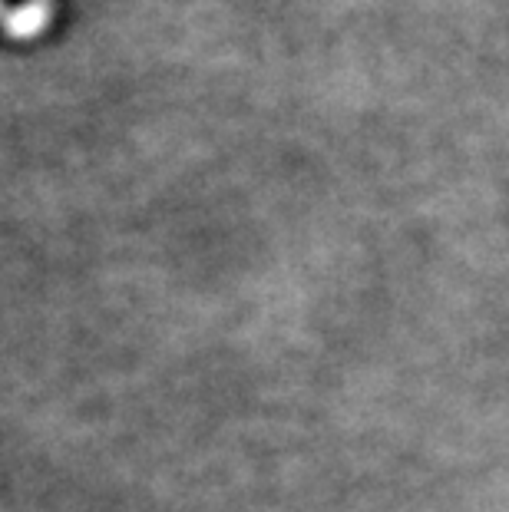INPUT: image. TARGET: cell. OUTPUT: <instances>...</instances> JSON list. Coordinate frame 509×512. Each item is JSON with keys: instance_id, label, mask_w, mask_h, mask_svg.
<instances>
[{"instance_id": "6da1fadb", "label": "cell", "mask_w": 509, "mask_h": 512, "mask_svg": "<svg viewBox=\"0 0 509 512\" xmlns=\"http://www.w3.org/2000/svg\"><path fill=\"white\" fill-rule=\"evenodd\" d=\"M43 24H47V4H43V0L20 7V10H14V14L4 17L7 34H14V37H34L43 30Z\"/></svg>"}]
</instances>
